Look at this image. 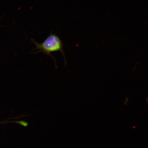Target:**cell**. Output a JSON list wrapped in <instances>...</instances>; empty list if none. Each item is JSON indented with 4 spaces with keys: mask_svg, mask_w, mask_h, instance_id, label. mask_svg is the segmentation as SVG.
<instances>
[{
    "mask_svg": "<svg viewBox=\"0 0 148 148\" xmlns=\"http://www.w3.org/2000/svg\"><path fill=\"white\" fill-rule=\"evenodd\" d=\"M34 42L36 47L34 49H38L37 52H42L52 58L55 62L54 57L51 53L55 51H60L62 53L66 62V58L63 49V44L62 41L58 36L55 34H51L41 43H38L34 40L31 39Z\"/></svg>",
    "mask_w": 148,
    "mask_h": 148,
    "instance_id": "1",
    "label": "cell"
}]
</instances>
